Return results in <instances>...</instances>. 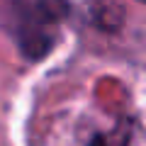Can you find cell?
Returning a JSON list of instances; mask_svg holds the SVG:
<instances>
[{
	"label": "cell",
	"instance_id": "1",
	"mask_svg": "<svg viewBox=\"0 0 146 146\" xmlns=\"http://www.w3.org/2000/svg\"><path fill=\"white\" fill-rule=\"evenodd\" d=\"M68 17L66 0H7L5 27L22 56L44 58L56 46Z\"/></svg>",
	"mask_w": 146,
	"mask_h": 146
},
{
	"label": "cell",
	"instance_id": "2",
	"mask_svg": "<svg viewBox=\"0 0 146 146\" xmlns=\"http://www.w3.org/2000/svg\"><path fill=\"white\" fill-rule=\"evenodd\" d=\"M134 127L127 117H115L110 122H90L80 134L78 146H131Z\"/></svg>",
	"mask_w": 146,
	"mask_h": 146
},
{
	"label": "cell",
	"instance_id": "3",
	"mask_svg": "<svg viewBox=\"0 0 146 146\" xmlns=\"http://www.w3.org/2000/svg\"><path fill=\"white\" fill-rule=\"evenodd\" d=\"M141 3H146V0H141Z\"/></svg>",
	"mask_w": 146,
	"mask_h": 146
}]
</instances>
